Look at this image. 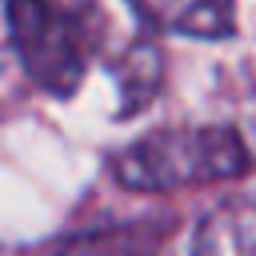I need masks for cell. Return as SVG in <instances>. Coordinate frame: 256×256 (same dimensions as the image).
I'll return each mask as SVG.
<instances>
[{"mask_svg": "<svg viewBox=\"0 0 256 256\" xmlns=\"http://www.w3.org/2000/svg\"><path fill=\"white\" fill-rule=\"evenodd\" d=\"M132 4L148 24L200 40L224 36L232 28V8H236V0H132Z\"/></svg>", "mask_w": 256, "mask_h": 256, "instance_id": "3", "label": "cell"}, {"mask_svg": "<svg viewBox=\"0 0 256 256\" xmlns=\"http://www.w3.org/2000/svg\"><path fill=\"white\" fill-rule=\"evenodd\" d=\"M192 256H256V204L216 208L200 224Z\"/></svg>", "mask_w": 256, "mask_h": 256, "instance_id": "4", "label": "cell"}, {"mask_svg": "<svg viewBox=\"0 0 256 256\" xmlns=\"http://www.w3.org/2000/svg\"><path fill=\"white\" fill-rule=\"evenodd\" d=\"M24 72L52 96L76 92L104 40L100 0H4Z\"/></svg>", "mask_w": 256, "mask_h": 256, "instance_id": "1", "label": "cell"}, {"mask_svg": "<svg viewBox=\"0 0 256 256\" xmlns=\"http://www.w3.org/2000/svg\"><path fill=\"white\" fill-rule=\"evenodd\" d=\"M248 164H252V152L236 128L196 124V128H160L140 136L112 160V172L124 188L168 192V188L240 176Z\"/></svg>", "mask_w": 256, "mask_h": 256, "instance_id": "2", "label": "cell"}]
</instances>
